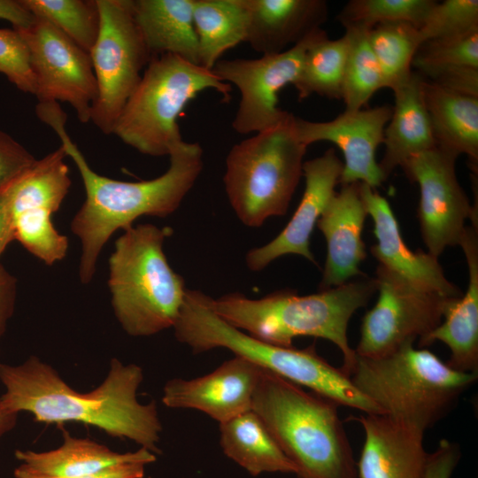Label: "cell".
Masks as SVG:
<instances>
[{
  "mask_svg": "<svg viewBox=\"0 0 478 478\" xmlns=\"http://www.w3.org/2000/svg\"><path fill=\"white\" fill-rule=\"evenodd\" d=\"M168 227L141 224L125 230L109 258L115 316L127 334L150 336L173 328L187 288L164 253Z\"/></svg>",
  "mask_w": 478,
  "mask_h": 478,
  "instance_id": "obj_7",
  "label": "cell"
},
{
  "mask_svg": "<svg viewBox=\"0 0 478 478\" xmlns=\"http://www.w3.org/2000/svg\"><path fill=\"white\" fill-rule=\"evenodd\" d=\"M478 27L477 0L437 1L419 28L422 42L453 36Z\"/></svg>",
  "mask_w": 478,
  "mask_h": 478,
  "instance_id": "obj_36",
  "label": "cell"
},
{
  "mask_svg": "<svg viewBox=\"0 0 478 478\" xmlns=\"http://www.w3.org/2000/svg\"><path fill=\"white\" fill-rule=\"evenodd\" d=\"M349 376L381 414L425 433L453 410L477 379L425 348H414L412 342L381 356L357 355Z\"/></svg>",
  "mask_w": 478,
  "mask_h": 478,
  "instance_id": "obj_6",
  "label": "cell"
},
{
  "mask_svg": "<svg viewBox=\"0 0 478 478\" xmlns=\"http://www.w3.org/2000/svg\"><path fill=\"white\" fill-rule=\"evenodd\" d=\"M194 0H133L135 22L150 57L169 53L200 66Z\"/></svg>",
  "mask_w": 478,
  "mask_h": 478,
  "instance_id": "obj_26",
  "label": "cell"
},
{
  "mask_svg": "<svg viewBox=\"0 0 478 478\" xmlns=\"http://www.w3.org/2000/svg\"><path fill=\"white\" fill-rule=\"evenodd\" d=\"M343 163L333 148L321 156L304 161L302 175L305 188L301 201L282 231L268 243L251 250L245 258L251 271H260L278 258L294 254L316 263L310 250L315 225L335 193Z\"/></svg>",
  "mask_w": 478,
  "mask_h": 478,
  "instance_id": "obj_18",
  "label": "cell"
},
{
  "mask_svg": "<svg viewBox=\"0 0 478 478\" xmlns=\"http://www.w3.org/2000/svg\"><path fill=\"white\" fill-rule=\"evenodd\" d=\"M456 159L434 148L408 158L400 166L420 187L421 235L428 252L436 258L447 247L459 244L466 221L477 216L457 179Z\"/></svg>",
  "mask_w": 478,
  "mask_h": 478,
  "instance_id": "obj_15",
  "label": "cell"
},
{
  "mask_svg": "<svg viewBox=\"0 0 478 478\" xmlns=\"http://www.w3.org/2000/svg\"><path fill=\"white\" fill-rule=\"evenodd\" d=\"M231 89L212 70L178 56L152 57L112 134L140 153L169 156L183 142L178 118L188 103L206 89L216 90L227 102Z\"/></svg>",
  "mask_w": 478,
  "mask_h": 478,
  "instance_id": "obj_8",
  "label": "cell"
},
{
  "mask_svg": "<svg viewBox=\"0 0 478 478\" xmlns=\"http://www.w3.org/2000/svg\"><path fill=\"white\" fill-rule=\"evenodd\" d=\"M423 79L460 95L478 97V68L467 66H448L417 71Z\"/></svg>",
  "mask_w": 478,
  "mask_h": 478,
  "instance_id": "obj_39",
  "label": "cell"
},
{
  "mask_svg": "<svg viewBox=\"0 0 478 478\" xmlns=\"http://www.w3.org/2000/svg\"><path fill=\"white\" fill-rule=\"evenodd\" d=\"M358 421L365 435L358 478H426L424 431L380 413H363Z\"/></svg>",
  "mask_w": 478,
  "mask_h": 478,
  "instance_id": "obj_19",
  "label": "cell"
},
{
  "mask_svg": "<svg viewBox=\"0 0 478 478\" xmlns=\"http://www.w3.org/2000/svg\"><path fill=\"white\" fill-rule=\"evenodd\" d=\"M262 370L256 363L235 355L205 375L167 381L162 402L169 408L200 411L221 424L251 410Z\"/></svg>",
  "mask_w": 478,
  "mask_h": 478,
  "instance_id": "obj_17",
  "label": "cell"
},
{
  "mask_svg": "<svg viewBox=\"0 0 478 478\" xmlns=\"http://www.w3.org/2000/svg\"><path fill=\"white\" fill-rule=\"evenodd\" d=\"M212 299L200 290L187 289L173 328L176 339L193 353L224 348L339 405L363 413H380L356 389L350 376L320 356L313 346L281 347L252 337L222 320L213 311Z\"/></svg>",
  "mask_w": 478,
  "mask_h": 478,
  "instance_id": "obj_5",
  "label": "cell"
},
{
  "mask_svg": "<svg viewBox=\"0 0 478 478\" xmlns=\"http://www.w3.org/2000/svg\"><path fill=\"white\" fill-rule=\"evenodd\" d=\"M14 239L12 217L5 192L0 194V257Z\"/></svg>",
  "mask_w": 478,
  "mask_h": 478,
  "instance_id": "obj_44",
  "label": "cell"
},
{
  "mask_svg": "<svg viewBox=\"0 0 478 478\" xmlns=\"http://www.w3.org/2000/svg\"><path fill=\"white\" fill-rule=\"evenodd\" d=\"M376 291L374 278L366 275L340 286L299 296L282 289L258 299L241 293L212 299L213 311L226 322L252 337L281 347H292L298 336L333 343L343 355L341 369L350 374L356 352L348 340L352 315L367 305Z\"/></svg>",
  "mask_w": 478,
  "mask_h": 478,
  "instance_id": "obj_3",
  "label": "cell"
},
{
  "mask_svg": "<svg viewBox=\"0 0 478 478\" xmlns=\"http://www.w3.org/2000/svg\"><path fill=\"white\" fill-rule=\"evenodd\" d=\"M67 157L60 145L18 179L6 191L14 239L31 254L51 266L64 258L68 239L54 227L51 216L71 186Z\"/></svg>",
  "mask_w": 478,
  "mask_h": 478,
  "instance_id": "obj_12",
  "label": "cell"
},
{
  "mask_svg": "<svg viewBox=\"0 0 478 478\" xmlns=\"http://www.w3.org/2000/svg\"><path fill=\"white\" fill-rule=\"evenodd\" d=\"M18 420V413L9 412L0 405V440L12 430Z\"/></svg>",
  "mask_w": 478,
  "mask_h": 478,
  "instance_id": "obj_45",
  "label": "cell"
},
{
  "mask_svg": "<svg viewBox=\"0 0 478 478\" xmlns=\"http://www.w3.org/2000/svg\"><path fill=\"white\" fill-rule=\"evenodd\" d=\"M465 254L468 285L465 294L447 309L442 322L419 340L421 347L444 343L451 356L447 364L460 372L478 373V239L477 226L466 227L459 244Z\"/></svg>",
  "mask_w": 478,
  "mask_h": 478,
  "instance_id": "obj_23",
  "label": "cell"
},
{
  "mask_svg": "<svg viewBox=\"0 0 478 478\" xmlns=\"http://www.w3.org/2000/svg\"><path fill=\"white\" fill-rule=\"evenodd\" d=\"M421 81L422 77L412 71L393 89L395 104L384 129L385 152L378 163L386 179L408 158L436 148Z\"/></svg>",
  "mask_w": 478,
  "mask_h": 478,
  "instance_id": "obj_25",
  "label": "cell"
},
{
  "mask_svg": "<svg viewBox=\"0 0 478 478\" xmlns=\"http://www.w3.org/2000/svg\"><path fill=\"white\" fill-rule=\"evenodd\" d=\"M0 73L19 90L35 95L36 81L26 41L17 30L0 29Z\"/></svg>",
  "mask_w": 478,
  "mask_h": 478,
  "instance_id": "obj_37",
  "label": "cell"
},
{
  "mask_svg": "<svg viewBox=\"0 0 478 478\" xmlns=\"http://www.w3.org/2000/svg\"><path fill=\"white\" fill-rule=\"evenodd\" d=\"M16 283V279L0 265V339L14 311Z\"/></svg>",
  "mask_w": 478,
  "mask_h": 478,
  "instance_id": "obj_42",
  "label": "cell"
},
{
  "mask_svg": "<svg viewBox=\"0 0 478 478\" xmlns=\"http://www.w3.org/2000/svg\"><path fill=\"white\" fill-rule=\"evenodd\" d=\"M37 17L56 27L79 47L90 52L100 30L96 0H22Z\"/></svg>",
  "mask_w": 478,
  "mask_h": 478,
  "instance_id": "obj_33",
  "label": "cell"
},
{
  "mask_svg": "<svg viewBox=\"0 0 478 478\" xmlns=\"http://www.w3.org/2000/svg\"><path fill=\"white\" fill-rule=\"evenodd\" d=\"M0 19L11 22L17 31L29 29L36 20L22 0H0Z\"/></svg>",
  "mask_w": 478,
  "mask_h": 478,
  "instance_id": "obj_43",
  "label": "cell"
},
{
  "mask_svg": "<svg viewBox=\"0 0 478 478\" xmlns=\"http://www.w3.org/2000/svg\"><path fill=\"white\" fill-rule=\"evenodd\" d=\"M348 51L344 69L343 100L345 111L363 109L379 89L383 77L368 41V28L347 26Z\"/></svg>",
  "mask_w": 478,
  "mask_h": 478,
  "instance_id": "obj_32",
  "label": "cell"
},
{
  "mask_svg": "<svg viewBox=\"0 0 478 478\" xmlns=\"http://www.w3.org/2000/svg\"><path fill=\"white\" fill-rule=\"evenodd\" d=\"M318 28L291 48L258 58L219 60L212 71L222 81L234 84L240 92V101L233 129L241 135L258 133L288 118L290 112L278 106L279 92L297 81L305 52L324 35Z\"/></svg>",
  "mask_w": 478,
  "mask_h": 478,
  "instance_id": "obj_13",
  "label": "cell"
},
{
  "mask_svg": "<svg viewBox=\"0 0 478 478\" xmlns=\"http://www.w3.org/2000/svg\"><path fill=\"white\" fill-rule=\"evenodd\" d=\"M14 455L20 462L18 469L50 477L82 476L124 463L148 465L157 459L156 454L143 447L120 453L89 438L73 436L66 430H63V443L57 449L41 452L16 450Z\"/></svg>",
  "mask_w": 478,
  "mask_h": 478,
  "instance_id": "obj_24",
  "label": "cell"
},
{
  "mask_svg": "<svg viewBox=\"0 0 478 478\" xmlns=\"http://www.w3.org/2000/svg\"><path fill=\"white\" fill-rule=\"evenodd\" d=\"M434 0H351L337 16L343 26L372 28L389 23H408L418 29L423 24Z\"/></svg>",
  "mask_w": 478,
  "mask_h": 478,
  "instance_id": "obj_34",
  "label": "cell"
},
{
  "mask_svg": "<svg viewBox=\"0 0 478 478\" xmlns=\"http://www.w3.org/2000/svg\"><path fill=\"white\" fill-rule=\"evenodd\" d=\"M143 380L141 366L112 358L101 384L90 392L80 393L51 366L30 356L19 365L0 364V382L5 389L0 405L18 414L29 412L38 422L74 421L96 427L112 437L129 439L159 454L162 424L157 405L137 399Z\"/></svg>",
  "mask_w": 478,
  "mask_h": 478,
  "instance_id": "obj_1",
  "label": "cell"
},
{
  "mask_svg": "<svg viewBox=\"0 0 478 478\" xmlns=\"http://www.w3.org/2000/svg\"><path fill=\"white\" fill-rule=\"evenodd\" d=\"M223 453L252 476L264 473L296 474V467L252 410L220 424Z\"/></svg>",
  "mask_w": 478,
  "mask_h": 478,
  "instance_id": "obj_28",
  "label": "cell"
},
{
  "mask_svg": "<svg viewBox=\"0 0 478 478\" xmlns=\"http://www.w3.org/2000/svg\"><path fill=\"white\" fill-rule=\"evenodd\" d=\"M35 112L57 133L82 179L86 199L71 229L81 243L80 279L89 283L101 250L115 231L130 228L141 216L165 218L178 209L203 170V149L197 143L183 141L171 151L169 168L158 178L135 182L113 180L89 166L66 132V114L58 103H38Z\"/></svg>",
  "mask_w": 478,
  "mask_h": 478,
  "instance_id": "obj_2",
  "label": "cell"
},
{
  "mask_svg": "<svg viewBox=\"0 0 478 478\" xmlns=\"http://www.w3.org/2000/svg\"><path fill=\"white\" fill-rule=\"evenodd\" d=\"M359 189L367 215L374 221L377 243L371 247V253L379 265L423 289L449 297H461L462 291L445 277L438 258L407 247L386 198L365 183L360 182Z\"/></svg>",
  "mask_w": 478,
  "mask_h": 478,
  "instance_id": "obj_20",
  "label": "cell"
},
{
  "mask_svg": "<svg viewBox=\"0 0 478 478\" xmlns=\"http://www.w3.org/2000/svg\"><path fill=\"white\" fill-rule=\"evenodd\" d=\"M18 32L29 50L38 102L67 103L78 120L88 123L97 96L89 53L41 18L36 17L29 29Z\"/></svg>",
  "mask_w": 478,
  "mask_h": 478,
  "instance_id": "obj_14",
  "label": "cell"
},
{
  "mask_svg": "<svg viewBox=\"0 0 478 478\" xmlns=\"http://www.w3.org/2000/svg\"><path fill=\"white\" fill-rule=\"evenodd\" d=\"M460 457L459 445L442 439L436 449L428 453L426 478H451Z\"/></svg>",
  "mask_w": 478,
  "mask_h": 478,
  "instance_id": "obj_40",
  "label": "cell"
},
{
  "mask_svg": "<svg viewBox=\"0 0 478 478\" xmlns=\"http://www.w3.org/2000/svg\"><path fill=\"white\" fill-rule=\"evenodd\" d=\"M293 119L290 113L279 124L235 144L227 155L225 191L247 227H258L288 211L308 147L298 140Z\"/></svg>",
  "mask_w": 478,
  "mask_h": 478,
  "instance_id": "obj_9",
  "label": "cell"
},
{
  "mask_svg": "<svg viewBox=\"0 0 478 478\" xmlns=\"http://www.w3.org/2000/svg\"><path fill=\"white\" fill-rule=\"evenodd\" d=\"M36 160L23 145L0 130V194L27 173Z\"/></svg>",
  "mask_w": 478,
  "mask_h": 478,
  "instance_id": "obj_38",
  "label": "cell"
},
{
  "mask_svg": "<svg viewBox=\"0 0 478 478\" xmlns=\"http://www.w3.org/2000/svg\"><path fill=\"white\" fill-rule=\"evenodd\" d=\"M421 89L436 148L454 158L466 155L477 169L478 97L446 90L422 78Z\"/></svg>",
  "mask_w": 478,
  "mask_h": 478,
  "instance_id": "obj_27",
  "label": "cell"
},
{
  "mask_svg": "<svg viewBox=\"0 0 478 478\" xmlns=\"http://www.w3.org/2000/svg\"><path fill=\"white\" fill-rule=\"evenodd\" d=\"M193 22L200 66L205 69L212 70L225 51L245 42L243 0H194Z\"/></svg>",
  "mask_w": 478,
  "mask_h": 478,
  "instance_id": "obj_29",
  "label": "cell"
},
{
  "mask_svg": "<svg viewBox=\"0 0 478 478\" xmlns=\"http://www.w3.org/2000/svg\"><path fill=\"white\" fill-rule=\"evenodd\" d=\"M374 306L364 315L355 352L364 357L389 353L425 337L443 320L449 297L417 286L382 265L376 268Z\"/></svg>",
  "mask_w": 478,
  "mask_h": 478,
  "instance_id": "obj_11",
  "label": "cell"
},
{
  "mask_svg": "<svg viewBox=\"0 0 478 478\" xmlns=\"http://www.w3.org/2000/svg\"><path fill=\"white\" fill-rule=\"evenodd\" d=\"M359 185L360 182L342 185L317 222L327 243L320 290L340 286L353 277L364 275L359 265L366 256L362 232L367 212Z\"/></svg>",
  "mask_w": 478,
  "mask_h": 478,
  "instance_id": "obj_21",
  "label": "cell"
},
{
  "mask_svg": "<svg viewBox=\"0 0 478 478\" xmlns=\"http://www.w3.org/2000/svg\"><path fill=\"white\" fill-rule=\"evenodd\" d=\"M146 464L142 462H129L108 467L100 472L77 476V477H50L27 473L14 469L15 478H143Z\"/></svg>",
  "mask_w": 478,
  "mask_h": 478,
  "instance_id": "obj_41",
  "label": "cell"
},
{
  "mask_svg": "<svg viewBox=\"0 0 478 478\" xmlns=\"http://www.w3.org/2000/svg\"><path fill=\"white\" fill-rule=\"evenodd\" d=\"M467 66L478 68V27L464 34L423 42L412 60L416 71L427 67Z\"/></svg>",
  "mask_w": 478,
  "mask_h": 478,
  "instance_id": "obj_35",
  "label": "cell"
},
{
  "mask_svg": "<svg viewBox=\"0 0 478 478\" xmlns=\"http://www.w3.org/2000/svg\"><path fill=\"white\" fill-rule=\"evenodd\" d=\"M392 106L381 105L357 111H343L329 121H310L294 116L298 140L311 143L328 141L343 152L344 162L339 184L361 182L373 189L385 180L376 161V150L383 143L384 129Z\"/></svg>",
  "mask_w": 478,
  "mask_h": 478,
  "instance_id": "obj_16",
  "label": "cell"
},
{
  "mask_svg": "<svg viewBox=\"0 0 478 478\" xmlns=\"http://www.w3.org/2000/svg\"><path fill=\"white\" fill-rule=\"evenodd\" d=\"M339 406L263 368L251 410L295 466L297 478H358Z\"/></svg>",
  "mask_w": 478,
  "mask_h": 478,
  "instance_id": "obj_4",
  "label": "cell"
},
{
  "mask_svg": "<svg viewBox=\"0 0 478 478\" xmlns=\"http://www.w3.org/2000/svg\"><path fill=\"white\" fill-rule=\"evenodd\" d=\"M348 42L343 35L328 38L327 32L307 49L299 75L293 84L299 100L310 96L342 99Z\"/></svg>",
  "mask_w": 478,
  "mask_h": 478,
  "instance_id": "obj_30",
  "label": "cell"
},
{
  "mask_svg": "<svg viewBox=\"0 0 478 478\" xmlns=\"http://www.w3.org/2000/svg\"><path fill=\"white\" fill-rule=\"evenodd\" d=\"M100 30L89 52L97 86L90 120L112 134L151 58L135 22L133 0H96Z\"/></svg>",
  "mask_w": 478,
  "mask_h": 478,
  "instance_id": "obj_10",
  "label": "cell"
},
{
  "mask_svg": "<svg viewBox=\"0 0 478 478\" xmlns=\"http://www.w3.org/2000/svg\"><path fill=\"white\" fill-rule=\"evenodd\" d=\"M367 36L384 88L393 90L412 72L413 58L422 43L419 29L408 23L381 24L370 28Z\"/></svg>",
  "mask_w": 478,
  "mask_h": 478,
  "instance_id": "obj_31",
  "label": "cell"
},
{
  "mask_svg": "<svg viewBox=\"0 0 478 478\" xmlns=\"http://www.w3.org/2000/svg\"><path fill=\"white\" fill-rule=\"evenodd\" d=\"M246 37L261 55L281 53L300 42L328 18L324 0H243Z\"/></svg>",
  "mask_w": 478,
  "mask_h": 478,
  "instance_id": "obj_22",
  "label": "cell"
}]
</instances>
